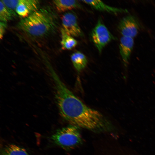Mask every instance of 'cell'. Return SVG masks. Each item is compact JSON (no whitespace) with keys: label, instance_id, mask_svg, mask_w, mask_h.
Here are the masks:
<instances>
[{"label":"cell","instance_id":"cell-1","mask_svg":"<svg viewBox=\"0 0 155 155\" xmlns=\"http://www.w3.org/2000/svg\"><path fill=\"white\" fill-rule=\"evenodd\" d=\"M48 74L53 82L56 104L65 119L73 126L90 129L103 126L106 120L100 112L88 106L76 96L54 69Z\"/></svg>","mask_w":155,"mask_h":155},{"label":"cell","instance_id":"cell-2","mask_svg":"<svg viewBox=\"0 0 155 155\" xmlns=\"http://www.w3.org/2000/svg\"><path fill=\"white\" fill-rule=\"evenodd\" d=\"M55 14L49 9H41L23 18L18 23V28L30 37L41 38L50 34L57 27Z\"/></svg>","mask_w":155,"mask_h":155},{"label":"cell","instance_id":"cell-3","mask_svg":"<svg viewBox=\"0 0 155 155\" xmlns=\"http://www.w3.org/2000/svg\"><path fill=\"white\" fill-rule=\"evenodd\" d=\"M51 139L55 144L65 149L73 148L82 140L77 128L73 125L58 130L52 136Z\"/></svg>","mask_w":155,"mask_h":155},{"label":"cell","instance_id":"cell-4","mask_svg":"<svg viewBox=\"0 0 155 155\" xmlns=\"http://www.w3.org/2000/svg\"><path fill=\"white\" fill-rule=\"evenodd\" d=\"M92 42L99 53L111 41L117 38L110 32L101 19H98L90 34Z\"/></svg>","mask_w":155,"mask_h":155},{"label":"cell","instance_id":"cell-5","mask_svg":"<svg viewBox=\"0 0 155 155\" xmlns=\"http://www.w3.org/2000/svg\"><path fill=\"white\" fill-rule=\"evenodd\" d=\"M2 1L8 8L13 11L15 10L23 18L37 10L39 3L35 0H3Z\"/></svg>","mask_w":155,"mask_h":155},{"label":"cell","instance_id":"cell-6","mask_svg":"<svg viewBox=\"0 0 155 155\" xmlns=\"http://www.w3.org/2000/svg\"><path fill=\"white\" fill-rule=\"evenodd\" d=\"M118 27L122 36L133 38L137 35L141 26L135 17L129 15L121 19Z\"/></svg>","mask_w":155,"mask_h":155},{"label":"cell","instance_id":"cell-7","mask_svg":"<svg viewBox=\"0 0 155 155\" xmlns=\"http://www.w3.org/2000/svg\"><path fill=\"white\" fill-rule=\"evenodd\" d=\"M62 28L69 35L73 37H82L84 34L78 22L76 14L73 11H69L62 16Z\"/></svg>","mask_w":155,"mask_h":155},{"label":"cell","instance_id":"cell-8","mask_svg":"<svg viewBox=\"0 0 155 155\" xmlns=\"http://www.w3.org/2000/svg\"><path fill=\"white\" fill-rule=\"evenodd\" d=\"M134 44L133 38L122 36L120 38L119 45L120 53L126 65L128 63Z\"/></svg>","mask_w":155,"mask_h":155},{"label":"cell","instance_id":"cell-9","mask_svg":"<svg viewBox=\"0 0 155 155\" xmlns=\"http://www.w3.org/2000/svg\"><path fill=\"white\" fill-rule=\"evenodd\" d=\"M80 1L88 4L94 9L100 11L115 14L128 12L127 9L111 7L100 0H82Z\"/></svg>","mask_w":155,"mask_h":155},{"label":"cell","instance_id":"cell-10","mask_svg":"<svg viewBox=\"0 0 155 155\" xmlns=\"http://www.w3.org/2000/svg\"><path fill=\"white\" fill-rule=\"evenodd\" d=\"M53 2L57 10L60 12L82 8V5L78 0H56Z\"/></svg>","mask_w":155,"mask_h":155},{"label":"cell","instance_id":"cell-11","mask_svg":"<svg viewBox=\"0 0 155 155\" xmlns=\"http://www.w3.org/2000/svg\"><path fill=\"white\" fill-rule=\"evenodd\" d=\"M71 59L74 67L78 72L82 71L87 66V58L81 52L77 51L73 53L71 55Z\"/></svg>","mask_w":155,"mask_h":155},{"label":"cell","instance_id":"cell-12","mask_svg":"<svg viewBox=\"0 0 155 155\" xmlns=\"http://www.w3.org/2000/svg\"><path fill=\"white\" fill-rule=\"evenodd\" d=\"M61 49L63 50H71L78 44V41L73 37L69 35L61 28Z\"/></svg>","mask_w":155,"mask_h":155},{"label":"cell","instance_id":"cell-13","mask_svg":"<svg viewBox=\"0 0 155 155\" xmlns=\"http://www.w3.org/2000/svg\"><path fill=\"white\" fill-rule=\"evenodd\" d=\"M1 155H30L24 149L17 146L11 144L3 150Z\"/></svg>","mask_w":155,"mask_h":155},{"label":"cell","instance_id":"cell-14","mask_svg":"<svg viewBox=\"0 0 155 155\" xmlns=\"http://www.w3.org/2000/svg\"><path fill=\"white\" fill-rule=\"evenodd\" d=\"M15 13L8 8L1 0L0 1V21L6 22L11 20Z\"/></svg>","mask_w":155,"mask_h":155},{"label":"cell","instance_id":"cell-15","mask_svg":"<svg viewBox=\"0 0 155 155\" xmlns=\"http://www.w3.org/2000/svg\"><path fill=\"white\" fill-rule=\"evenodd\" d=\"M7 24L6 22L0 21V38L2 39L3 38Z\"/></svg>","mask_w":155,"mask_h":155}]
</instances>
